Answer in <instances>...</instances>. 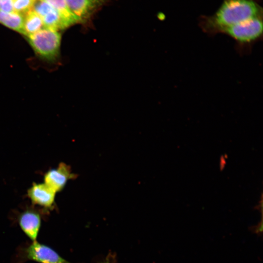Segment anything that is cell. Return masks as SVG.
Instances as JSON below:
<instances>
[{"label": "cell", "mask_w": 263, "mask_h": 263, "mask_svg": "<svg viewBox=\"0 0 263 263\" xmlns=\"http://www.w3.org/2000/svg\"><path fill=\"white\" fill-rule=\"evenodd\" d=\"M263 14V8L256 0H223L213 14L199 18V25L205 33L214 35L228 26L262 17Z\"/></svg>", "instance_id": "6da1fadb"}, {"label": "cell", "mask_w": 263, "mask_h": 263, "mask_svg": "<svg viewBox=\"0 0 263 263\" xmlns=\"http://www.w3.org/2000/svg\"><path fill=\"white\" fill-rule=\"evenodd\" d=\"M27 37L35 53L41 58L53 61L58 56L61 43L58 31L43 27Z\"/></svg>", "instance_id": "7a4b0ae2"}, {"label": "cell", "mask_w": 263, "mask_h": 263, "mask_svg": "<svg viewBox=\"0 0 263 263\" xmlns=\"http://www.w3.org/2000/svg\"><path fill=\"white\" fill-rule=\"evenodd\" d=\"M16 257V263H24L28 261L38 263H72L50 246L37 241L19 247Z\"/></svg>", "instance_id": "3957f363"}, {"label": "cell", "mask_w": 263, "mask_h": 263, "mask_svg": "<svg viewBox=\"0 0 263 263\" xmlns=\"http://www.w3.org/2000/svg\"><path fill=\"white\" fill-rule=\"evenodd\" d=\"M263 16L228 26L220 34L226 35L241 45H251L263 36Z\"/></svg>", "instance_id": "277c9868"}, {"label": "cell", "mask_w": 263, "mask_h": 263, "mask_svg": "<svg viewBox=\"0 0 263 263\" xmlns=\"http://www.w3.org/2000/svg\"><path fill=\"white\" fill-rule=\"evenodd\" d=\"M56 193L44 182L33 183L27 191L32 206L40 207L45 213L54 208Z\"/></svg>", "instance_id": "5b68a950"}, {"label": "cell", "mask_w": 263, "mask_h": 263, "mask_svg": "<svg viewBox=\"0 0 263 263\" xmlns=\"http://www.w3.org/2000/svg\"><path fill=\"white\" fill-rule=\"evenodd\" d=\"M43 210L32 206L20 213L18 216V224L22 232L31 242L37 241L41 225Z\"/></svg>", "instance_id": "8992f818"}, {"label": "cell", "mask_w": 263, "mask_h": 263, "mask_svg": "<svg viewBox=\"0 0 263 263\" xmlns=\"http://www.w3.org/2000/svg\"><path fill=\"white\" fill-rule=\"evenodd\" d=\"M110 0H66L69 8L79 22H84Z\"/></svg>", "instance_id": "52a82bcc"}, {"label": "cell", "mask_w": 263, "mask_h": 263, "mask_svg": "<svg viewBox=\"0 0 263 263\" xmlns=\"http://www.w3.org/2000/svg\"><path fill=\"white\" fill-rule=\"evenodd\" d=\"M73 177L69 166L60 163L56 168L50 169L44 174L43 181L57 193L64 188L68 180Z\"/></svg>", "instance_id": "ba28073f"}, {"label": "cell", "mask_w": 263, "mask_h": 263, "mask_svg": "<svg viewBox=\"0 0 263 263\" xmlns=\"http://www.w3.org/2000/svg\"><path fill=\"white\" fill-rule=\"evenodd\" d=\"M0 23L23 34L24 16L17 12L6 13L0 10Z\"/></svg>", "instance_id": "9c48e42d"}, {"label": "cell", "mask_w": 263, "mask_h": 263, "mask_svg": "<svg viewBox=\"0 0 263 263\" xmlns=\"http://www.w3.org/2000/svg\"><path fill=\"white\" fill-rule=\"evenodd\" d=\"M44 27L42 18L33 10L24 15L23 34L26 37L32 35Z\"/></svg>", "instance_id": "30bf717a"}, {"label": "cell", "mask_w": 263, "mask_h": 263, "mask_svg": "<svg viewBox=\"0 0 263 263\" xmlns=\"http://www.w3.org/2000/svg\"><path fill=\"white\" fill-rule=\"evenodd\" d=\"M51 5L60 14L69 26L79 22L69 8L66 0H44Z\"/></svg>", "instance_id": "8fae6325"}, {"label": "cell", "mask_w": 263, "mask_h": 263, "mask_svg": "<svg viewBox=\"0 0 263 263\" xmlns=\"http://www.w3.org/2000/svg\"><path fill=\"white\" fill-rule=\"evenodd\" d=\"M42 19L44 27L58 31L69 27L66 22L54 8L42 17Z\"/></svg>", "instance_id": "7c38bea8"}, {"label": "cell", "mask_w": 263, "mask_h": 263, "mask_svg": "<svg viewBox=\"0 0 263 263\" xmlns=\"http://www.w3.org/2000/svg\"><path fill=\"white\" fill-rule=\"evenodd\" d=\"M36 0H13L14 12L24 16L33 9Z\"/></svg>", "instance_id": "4fadbf2b"}, {"label": "cell", "mask_w": 263, "mask_h": 263, "mask_svg": "<svg viewBox=\"0 0 263 263\" xmlns=\"http://www.w3.org/2000/svg\"><path fill=\"white\" fill-rule=\"evenodd\" d=\"M53 8L51 5L44 0H36L32 10L42 18Z\"/></svg>", "instance_id": "5bb4252c"}, {"label": "cell", "mask_w": 263, "mask_h": 263, "mask_svg": "<svg viewBox=\"0 0 263 263\" xmlns=\"http://www.w3.org/2000/svg\"><path fill=\"white\" fill-rule=\"evenodd\" d=\"M1 11L6 13L14 12L13 8V0H2L0 4Z\"/></svg>", "instance_id": "9a60e30c"}, {"label": "cell", "mask_w": 263, "mask_h": 263, "mask_svg": "<svg viewBox=\"0 0 263 263\" xmlns=\"http://www.w3.org/2000/svg\"><path fill=\"white\" fill-rule=\"evenodd\" d=\"M263 230V225H262V223L261 222V223L259 225H258V226L257 227V228H256V232H262Z\"/></svg>", "instance_id": "2e32d148"}, {"label": "cell", "mask_w": 263, "mask_h": 263, "mask_svg": "<svg viewBox=\"0 0 263 263\" xmlns=\"http://www.w3.org/2000/svg\"><path fill=\"white\" fill-rule=\"evenodd\" d=\"M103 263H110L108 260H106L105 262H104Z\"/></svg>", "instance_id": "e0dca14e"}, {"label": "cell", "mask_w": 263, "mask_h": 263, "mask_svg": "<svg viewBox=\"0 0 263 263\" xmlns=\"http://www.w3.org/2000/svg\"><path fill=\"white\" fill-rule=\"evenodd\" d=\"M1 0H0V4Z\"/></svg>", "instance_id": "ac0fdd59"}]
</instances>
